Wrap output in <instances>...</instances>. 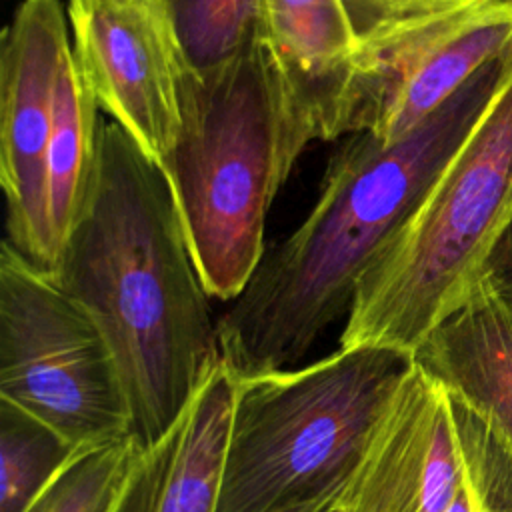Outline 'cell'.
Masks as SVG:
<instances>
[{"label": "cell", "mask_w": 512, "mask_h": 512, "mask_svg": "<svg viewBox=\"0 0 512 512\" xmlns=\"http://www.w3.org/2000/svg\"><path fill=\"white\" fill-rule=\"evenodd\" d=\"M234 398L218 358L178 420L138 452L108 512H216Z\"/></svg>", "instance_id": "obj_11"}, {"label": "cell", "mask_w": 512, "mask_h": 512, "mask_svg": "<svg viewBox=\"0 0 512 512\" xmlns=\"http://www.w3.org/2000/svg\"><path fill=\"white\" fill-rule=\"evenodd\" d=\"M512 226V48L482 112L362 274L340 348L412 354L460 310Z\"/></svg>", "instance_id": "obj_4"}, {"label": "cell", "mask_w": 512, "mask_h": 512, "mask_svg": "<svg viewBox=\"0 0 512 512\" xmlns=\"http://www.w3.org/2000/svg\"><path fill=\"white\" fill-rule=\"evenodd\" d=\"M74 60L98 106L156 162L180 130L182 60L168 20L126 0H68Z\"/></svg>", "instance_id": "obj_10"}, {"label": "cell", "mask_w": 512, "mask_h": 512, "mask_svg": "<svg viewBox=\"0 0 512 512\" xmlns=\"http://www.w3.org/2000/svg\"><path fill=\"white\" fill-rule=\"evenodd\" d=\"M78 448L0 398V512H26Z\"/></svg>", "instance_id": "obj_15"}, {"label": "cell", "mask_w": 512, "mask_h": 512, "mask_svg": "<svg viewBox=\"0 0 512 512\" xmlns=\"http://www.w3.org/2000/svg\"><path fill=\"white\" fill-rule=\"evenodd\" d=\"M512 444L414 360L338 496L344 512H444L460 486Z\"/></svg>", "instance_id": "obj_8"}, {"label": "cell", "mask_w": 512, "mask_h": 512, "mask_svg": "<svg viewBox=\"0 0 512 512\" xmlns=\"http://www.w3.org/2000/svg\"><path fill=\"white\" fill-rule=\"evenodd\" d=\"M412 360L512 444V300L492 272Z\"/></svg>", "instance_id": "obj_12"}, {"label": "cell", "mask_w": 512, "mask_h": 512, "mask_svg": "<svg viewBox=\"0 0 512 512\" xmlns=\"http://www.w3.org/2000/svg\"><path fill=\"white\" fill-rule=\"evenodd\" d=\"M490 272L496 278L502 292L512 300V226L496 250Z\"/></svg>", "instance_id": "obj_18"}, {"label": "cell", "mask_w": 512, "mask_h": 512, "mask_svg": "<svg viewBox=\"0 0 512 512\" xmlns=\"http://www.w3.org/2000/svg\"><path fill=\"white\" fill-rule=\"evenodd\" d=\"M126 2H132V4L144 6V8H148V10H154V12H158V14H162V16L166 18V14H164V8H162V0H126Z\"/></svg>", "instance_id": "obj_19"}, {"label": "cell", "mask_w": 512, "mask_h": 512, "mask_svg": "<svg viewBox=\"0 0 512 512\" xmlns=\"http://www.w3.org/2000/svg\"><path fill=\"white\" fill-rule=\"evenodd\" d=\"M410 362L354 346L236 380L216 512H312L338 500Z\"/></svg>", "instance_id": "obj_5"}, {"label": "cell", "mask_w": 512, "mask_h": 512, "mask_svg": "<svg viewBox=\"0 0 512 512\" xmlns=\"http://www.w3.org/2000/svg\"><path fill=\"white\" fill-rule=\"evenodd\" d=\"M312 512H344V510L338 506V500H334V502L322 504L320 508H316V510H312Z\"/></svg>", "instance_id": "obj_20"}, {"label": "cell", "mask_w": 512, "mask_h": 512, "mask_svg": "<svg viewBox=\"0 0 512 512\" xmlns=\"http://www.w3.org/2000/svg\"><path fill=\"white\" fill-rule=\"evenodd\" d=\"M500 62L474 74L402 138L364 132L340 144L308 218L264 254L248 286L216 322L220 358L236 380L294 364L348 314L372 258L482 112Z\"/></svg>", "instance_id": "obj_2"}, {"label": "cell", "mask_w": 512, "mask_h": 512, "mask_svg": "<svg viewBox=\"0 0 512 512\" xmlns=\"http://www.w3.org/2000/svg\"><path fill=\"white\" fill-rule=\"evenodd\" d=\"M140 450L132 434L78 448L26 512H108Z\"/></svg>", "instance_id": "obj_17"}, {"label": "cell", "mask_w": 512, "mask_h": 512, "mask_svg": "<svg viewBox=\"0 0 512 512\" xmlns=\"http://www.w3.org/2000/svg\"><path fill=\"white\" fill-rule=\"evenodd\" d=\"M180 60L196 72L232 58L262 32L264 0H162Z\"/></svg>", "instance_id": "obj_16"}, {"label": "cell", "mask_w": 512, "mask_h": 512, "mask_svg": "<svg viewBox=\"0 0 512 512\" xmlns=\"http://www.w3.org/2000/svg\"><path fill=\"white\" fill-rule=\"evenodd\" d=\"M180 130L158 164L200 280L232 302L264 258L268 208L302 154L262 32L222 64L178 76Z\"/></svg>", "instance_id": "obj_3"}, {"label": "cell", "mask_w": 512, "mask_h": 512, "mask_svg": "<svg viewBox=\"0 0 512 512\" xmlns=\"http://www.w3.org/2000/svg\"><path fill=\"white\" fill-rule=\"evenodd\" d=\"M60 0H22L0 38V184L8 242L52 270L46 164L62 66L72 52Z\"/></svg>", "instance_id": "obj_9"}, {"label": "cell", "mask_w": 512, "mask_h": 512, "mask_svg": "<svg viewBox=\"0 0 512 512\" xmlns=\"http://www.w3.org/2000/svg\"><path fill=\"white\" fill-rule=\"evenodd\" d=\"M50 274L106 340L132 434L150 446L220 358L218 320L162 168L112 120L102 122L90 194Z\"/></svg>", "instance_id": "obj_1"}, {"label": "cell", "mask_w": 512, "mask_h": 512, "mask_svg": "<svg viewBox=\"0 0 512 512\" xmlns=\"http://www.w3.org/2000/svg\"><path fill=\"white\" fill-rule=\"evenodd\" d=\"M262 38L278 66L294 142L304 152L324 130L356 40L342 0H264Z\"/></svg>", "instance_id": "obj_13"}, {"label": "cell", "mask_w": 512, "mask_h": 512, "mask_svg": "<svg viewBox=\"0 0 512 512\" xmlns=\"http://www.w3.org/2000/svg\"><path fill=\"white\" fill-rule=\"evenodd\" d=\"M0 398L76 448L132 434L122 380L100 330L48 270L8 240L0 250Z\"/></svg>", "instance_id": "obj_7"}, {"label": "cell", "mask_w": 512, "mask_h": 512, "mask_svg": "<svg viewBox=\"0 0 512 512\" xmlns=\"http://www.w3.org/2000/svg\"><path fill=\"white\" fill-rule=\"evenodd\" d=\"M356 48L324 140H398L512 48V0H342Z\"/></svg>", "instance_id": "obj_6"}, {"label": "cell", "mask_w": 512, "mask_h": 512, "mask_svg": "<svg viewBox=\"0 0 512 512\" xmlns=\"http://www.w3.org/2000/svg\"><path fill=\"white\" fill-rule=\"evenodd\" d=\"M98 110L100 106L74 60V52H70L60 74L46 164L48 226L54 262L92 188L102 130Z\"/></svg>", "instance_id": "obj_14"}]
</instances>
